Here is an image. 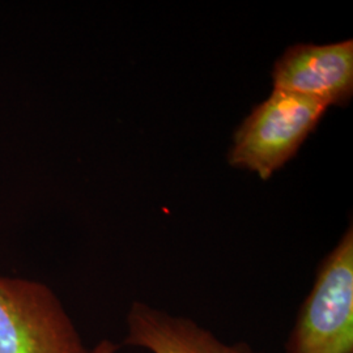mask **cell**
I'll return each mask as SVG.
<instances>
[{"label":"cell","instance_id":"obj_3","mask_svg":"<svg viewBox=\"0 0 353 353\" xmlns=\"http://www.w3.org/2000/svg\"><path fill=\"white\" fill-rule=\"evenodd\" d=\"M88 352L48 285L0 276V353Z\"/></svg>","mask_w":353,"mask_h":353},{"label":"cell","instance_id":"obj_6","mask_svg":"<svg viewBox=\"0 0 353 353\" xmlns=\"http://www.w3.org/2000/svg\"><path fill=\"white\" fill-rule=\"evenodd\" d=\"M119 350V345L114 344L113 341H102L88 353H117Z\"/></svg>","mask_w":353,"mask_h":353},{"label":"cell","instance_id":"obj_2","mask_svg":"<svg viewBox=\"0 0 353 353\" xmlns=\"http://www.w3.org/2000/svg\"><path fill=\"white\" fill-rule=\"evenodd\" d=\"M326 112L318 102L274 89L237 128L229 164L268 179L297 154Z\"/></svg>","mask_w":353,"mask_h":353},{"label":"cell","instance_id":"obj_7","mask_svg":"<svg viewBox=\"0 0 353 353\" xmlns=\"http://www.w3.org/2000/svg\"><path fill=\"white\" fill-rule=\"evenodd\" d=\"M255 353H256V352H255Z\"/></svg>","mask_w":353,"mask_h":353},{"label":"cell","instance_id":"obj_1","mask_svg":"<svg viewBox=\"0 0 353 353\" xmlns=\"http://www.w3.org/2000/svg\"><path fill=\"white\" fill-rule=\"evenodd\" d=\"M285 353H353V228L322 261Z\"/></svg>","mask_w":353,"mask_h":353},{"label":"cell","instance_id":"obj_5","mask_svg":"<svg viewBox=\"0 0 353 353\" xmlns=\"http://www.w3.org/2000/svg\"><path fill=\"white\" fill-rule=\"evenodd\" d=\"M125 344L152 353H255L243 341L227 344L192 319L139 301L128 310Z\"/></svg>","mask_w":353,"mask_h":353},{"label":"cell","instance_id":"obj_4","mask_svg":"<svg viewBox=\"0 0 353 353\" xmlns=\"http://www.w3.org/2000/svg\"><path fill=\"white\" fill-rule=\"evenodd\" d=\"M274 89L318 102L347 106L353 96V39L328 45L300 43L274 65Z\"/></svg>","mask_w":353,"mask_h":353}]
</instances>
